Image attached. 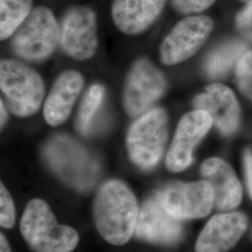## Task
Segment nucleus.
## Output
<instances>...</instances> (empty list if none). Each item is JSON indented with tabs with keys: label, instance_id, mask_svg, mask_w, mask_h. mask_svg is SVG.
<instances>
[{
	"label": "nucleus",
	"instance_id": "1",
	"mask_svg": "<svg viewBox=\"0 0 252 252\" xmlns=\"http://www.w3.org/2000/svg\"><path fill=\"white\" fill-rule=\"evenodd\" d=\"M139 208L125 182L108 180L98 189L94 204V224L101 236L114 246L127 243L135 234Z\"/></svg>",
	"mask_w": 252,
	"mask_h": 252
},
{
	"label": "nucleus",
	"instance_id": "2",
	"mask_svg": "<svg viewBox=\"0 0 252 252\" xmlns=\"http://www.w3.org/2000/svg\"><path fill=\"white\" fill-rule=\"evenodd\" d=\"M24 239L35 252H72L80 237L69 226L58 224L49 205L42 199L28 202L20 222Z\"/></svg>",
	"mask_w": 252,
	"mask_h": 252
},
{
	"label": "nucleus",
	"instance_id": "3",
	"mask_svg": "<svg viewBox=\"0 0 252 252\" xmlns=\"http://www.w3.org/2000/svg\"><path fill=\"white\" fill-rule=\"evenodd\" d=\"M46 162L64 183L87 191L99 176V163L82 145L67 135H55L43 149Z\"/></svg>",
	"mask_w": 252,
	"mask_h": 252
},
{
	"label": "nucleus",
	"instance_id": "4",
	"mask_svg": "<svg viewBox=\"0 0 252 252\" xmlns=\"http://www.w3.org/2000/svg\"><path fill=\"white\" fill-rule=\"evenodd\" d=\"M168 137V116L162 108L140 115L129 128L126 146L131 161L142 170H152L162 159Z\"/></svg>",
	"mask_w": 252,
	"mask_h": 252
},
{
	"label": "nucleus",
	"instance_id": "5",
	"mask_svg": "<svg viewBox=\"0 0 252 252\" xmlns=\"http://www.w3.org/2000/svg\"><path fill=\"white\" fill-rule=\"evenodd\" d=\"M0 88L9 110L18 117L36 113L44 96V83L39 74L15 59L1 60Z\"/></svg>",
	"mask_w": 252,
	"mask_h": 252
},
{
	"label": "nucleus",
	"instance_id": "6",
	"mask_svg": "<svg viewBox=\"0 0 252 252\" xmlns=\"http://www.w3.org/2000/svg\"><path fill=\"white\" fill-rule=\"evenodd\" d=\"M58 41L60 29L52 10L37 7L15 32L11 48L25 60L43 61L54 54Z\"/></svg>",
	"mask_w": 252,
	"mask_h": 252
},
{
	"label": "nucleus",
	"instance_id": "7",
	"mask_svg": "<svg viewBox=\"0 0 252 252\" xmlns=\"http://www.w3.org/2000/svg\"><path fill=\"white\" fill-rule=\"evenodd\" d=\"M163 208L180 220L207 216L214 206V192L205 180L174 181L154 193Z\"/></svg>",
	"mask_w": 252,
	"mask_h": 252
},
{
	"label": "nucleus",
	"instance_id": "8",
	"mask_svg": "<svg viewBox=\"0 0 252 252\" xmlns=\"http://www.w3.org/2000/svg\"><path fill=\"white\" fill-rule=\"evenodd\" d=\"M166 80L149 59L139 58L127 75L123 103L129 116H140L160 99L166 90Z\"/></svg>",
	"mask_w": 252,
	"mask_h": 252
},
{
	"label": "nucleus",
	"instance_id": "9",
	"mask_svg": "<svg viewBox=\"0 0 252 252\" xmlns=\"http://www.w3.org/2000/svg\"><path fill=\"white\" fill-rule=\"evenodd\" d=\"M214 27L212 19L205 15L181 20L165 36L160 46V60L174 65L192 57L207 42Z\"/></svg>",
	"mask_w": 252,
	"mask_h": 252
},
{
	"label": "nucleus",
	"instance_id": "10",
	"mask_svg": "<svg viewBox=\"0 0 252 252\" xmlns=\"http://www.w3.org/2000/svg\"><path fill=\"white\" fill-rule=\"evenodd\" d=\"M212 125V118L202 109H194L181 118L166 155L165 164L169 171L179 173L189 167L193 161V151Z\"/></svg>",
	"mask_w": 252,
	"mask_h": 252
},
{
	"label": "nucleus",
	"instance_id": "11",
	"mask_svg": "<svg viewBox=\"0 0 252 252\" xmlns=\"http://www.w3.org/2000/svg\"><path fill=\"white\" fill-rule=\"evenodd\" d=\"M60 43L65 54L79 61L95 54L98 38L95 15L92 9L75 7L65 13L60 28Z\"/></svg>",
	"mask_w": 252,
	"mask_h": 252
},
{
	"label": "nucleus",
	"instance_id": "12",
	"mask_svg": "<svg viewBox=\"0 0 252 252\" xmlns=\"http://www.w3.org/2000/svg\"><path fill=\"white\" fill-rule=\"evenodd\" d=\"M184 234L182 220L169 214L155 194L139 208L135 237L149 243L171 246L179 243Z\"/></svg>",
	"mask_w": 252,
	"mask_h": 252
},
{
	"label": "nucleus",
	"instance_id": "13",
	"mask_svg": "<svg viewBox=\"0 0 252 252\" xmlns=\"http://www.w3.org/2000/svg\"><path fill=\"white\" fill-rule=\"evenodd\" d=\"M249 225L243 212L227 211L212 217L199 234L196 252H229L241 239Z\"/></svg>",
	"mask_w": 252,
	"mask_h": 252
},
{
	"label": "nucleus",
	"instance_id": "14",
	"mask_svg": "<svg viewBox=\"0 0 252 252\" xmlns=\"http://www.w3.org/2000/svg\"><path fill=\"white\" fill-rule=\"evenodd\" d=\"M196 109L207 112L213 124L224 135H234L240 125V107L234 92L225 85L214 83L193 100Z\"/></svg>",
	"mask_w": 252,
	"mask_h": 252
},
{
	"label": "nucleus",
	"instance_id": "15",
	"mask_svg": "<svg viewBox=\"0 0 252 252\" xmlns=\"http://www.w3.org/2000/svg\"><path fill=\"white\" fill-rule=\"evenodd\" d=\"M200 173L214 192V206L221 212L232 211L241 204L243 189L229 163L212 157L202 163Z\"/></svg>",
	"mask_w": 252,
	"mask_h": 252
},
{
	"label": "nucleus",
	"instance_id": "16",
	"mask_svg": "<svg viewBox=\"0 0 252 252\" xmlns=\"http://www.w3.org/2000/svg\"><path fill=\"white\" fill-rule=\"evenodd\" d=\"M83 84L82 76L75 70H66L57 77L43 108V115L48 125L58 126L67 120Z\"/></svg>",
	"mask_w": 252,
	"mask_h": 252
},
{
	"label": "nucleus",
	"instance_id": "17",
	"mask_svg": "<svg viewBox=\"0 0 252 252\" xmlns=\"http://www.w3.org/2000/svg\"><path fill=\"white\" fill-rule=\"evenodd\" d=\"M166 0H114L112 18L127 35L144 32L159 17Z\"/></svg>",
	"mask_w": 252,
	"mask_h": 252
},
{
	"label": "nucleus",
	"instance_id": "18",
	"mask_svg": "<svg viewBox=\"0 0 252 252\" xmlns=\"http://www.w3.org/2000/svg\"><path fill=\"white\" fill-rule=\"evenodd\" d=\"M246 52L247 46L242 41H226L208 54L204 64L205 72L213 79L224 77Z\"/></svg>",
	"mask_w": 252,
	"mask_h": 252
},
{
	"label": "nucleus",
	"instance_id": "19",
	"mask_svg": "<svg viewBox=\"0 0 252 252\" xmlns=\"http://www.w3.org/2000/svg\"><path fill=\"white\" fill-rule=\"evenodd\" d=\"M32 0H0V38L4 40L17 31L28 17Z\"/></svg>",
	"mask_w": 252,
	"mask_h": 252
},
{
	"label": "nucleus",
	"instance_id": "20",
	"mask_svg": "<svg viewBox=\"0 0 252 252\" xmlns=\"http://www.w3.org/2000/svg\"><path fill=\"white\" fill-rule=\"evenodd\" d=\"M105 97V89L100 84L92 85L81 100L77 118V128L82 135L90 132L94 119Z\"/></svg>",
	"mask_w": 252,
	"mask_h": 252
},
{
	"label": "nucleus",
	"instance_id": "21",
	"mask_svg": "<svg viewBox=\"0 0 252 252\" xmlns=\"http://www.w3.org/2000/svg\"><path fill=\"white\" fill-rule=\"evenodd\" d=\"M235 77L239 90L252 101V51H247L236 63Z\"/></svg>",
	"mask_w": 252,
	"mask_h": 252
},
{
	"label": "nucleus",
	"instance_id": "22",
	"mask_svg": "<svg viewBox=\"0 0 252 252\" xmlns=\"http://www.w3.org/2000/svg\"><path fill=\"white\" fill-rule=\"evenodd\" d=\"M15 224V207L9 190L1 183L0 186V225L11 229Z\"/></svg>",
	"mask_w": 252,
	"mask_h": 252
},
{
	"label": "nucleus",
	"instance_id": "23",
	"mask_svg": "<svg viewBox=\"0 0 252 252\" xmlns=\"http://www.w3.org/2000/svg\"><path fill=\"white\" fill-rule=\"evenodd\" d=\"M235 26L240 35L252 42V0L247 1V4L237 13Z\"/></svg>",
	"mask_w": 252,
	"mask_h": 252
},
{
	"label": "nucleus",
	"instance_id": "24",
	"mask_svg": "<svg viewBox=\"0 0 252 252\" xmlns=\"http://www.w3.org/2000/svg\"><path fill=\"white\" fill-rule=\"evenodd\" d=\"M172 5L180 13L201 12L209 8L216 0H171Z\"/></svg>",
	"mask_w": 252,
	"mask_h": 252
},
{
	"label": "nucleus",
	"instance_id": "25",
	"mask_svg": "<svg viewBox=\"0 0 252 252\" xmlns=\"http://www.w3.org/2000/svg\"><path fill=\"white\" fill-rule=\"evenodd\" d=\"M244 167L247 187L252 198V151L248 149L244 153Z\"/></svg>",
	"mask_w": 252,
	"mask_h": 252
},
{
	"label": "nucleus",
	"instance_id": "26",
	"mask_svg": "<svg viewBox=\"0 0 252 252\" xmlns=\"http://www.w3.org/2000/svg\"><path fill=\"white\" fill-rule=\"evenodd\" d=\"M0 252H11L9 242L3 233L0 234Z\"/></svg>",
	"mask_w": 252,
	"mask_h": 252
},
{
	"label": "nucleus",
	"instance_id": "27",
	"mask_svg": "<svg viewBox=\"0 0 252 252\" xmlns=\"http://www.w3.org/2000/svg\"><path fill=\"white\" fill-rule=\"evenodd\" d=\"M0 110H1V128H2L3 126H5L6 121H7V117H8L7 110H6V108H5L3 100H1V102H0Z\"/></svg>",
	"mask_w": 252,
	"mask_h": 252
},
{
	"label": "nucleus",
	"instance_id": "28",
	"mask_svg": "<svg viewBox=\"0 0 252 252\" xmlns=\"http://www.w3.org/2000/svg\"><path fill=\"white\" fill-rule=\"evenodd\" d=\"M242 1H249V0H242Z\"/></svg>",
	"mask_w": 252,
	"mask_h": 252
}]
</instances>
